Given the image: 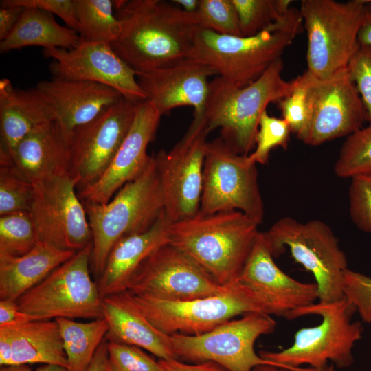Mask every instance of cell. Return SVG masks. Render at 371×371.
<instances>
[{
    "instance_id": "1",
    "label": "cell",
    "mask_w": 371,
    "mask_h": 371,
    "mask_svg": "<svg viewBox=\"0 0 371 371\" xmlns=\"http://www.w3.org/2000/svg\"><path fill=\"white\" fill-rule=\"evenodd\" d=\"M114 8L120 31L111 45L135 71L188 57L198 27L194 13L161 0L114 1Z\"/></svg>"
},
{
    "instance_id": "2",
    "label": "cell",
    "mask_w": 371,
    "mask_h": 371,
    "mask_svg": "<svg viewBox=\"0 0 371 371\" xmlns=\"http://www.w3.org/2000/svg\"><path fill=\"white\" fill-rule=\"evenodd\" d=\"M303 26L300 10L291 7L285 15L252 36L220 34L197 27L188 57L209 66L229 85L242 88L282 58Z\"/></svg>"
},
{
    "instance_id": "3",
    "label": "cell",
    "mask_w": 371,
    "mask_h": 371,
    "mask_svg": "<svg viewBox=\"0 0 371 371\" xmlns=\"http://www.w3.org/2000/svg\"><path fill=\"white\" fill-rule=\"evenodd\" d=\"M259 223L240 211L199 212L171 222L169 243L201 266L219 284L236 280L259 232Z\"/></svg>"
},
{
    "instance_id": "4",
    "label": "cell",
    "mask_w": 371,
    "mask_h": 371,
    "mask_svg": "<svg viewBox=\"0 0 371 371\" xmlns=\"http://www.w3.org/2000/svg\"><path fill=\"white\" fill-rule=\"evenodd\" d=\"M284 62L273 63L255 81L236 88L221 77L209 82L203 116L209 132L220 128L221 138L235 153L249 155L255 148L260 118L269 104L289 94L295 79L282 75Z\"/></svg>"
},
{
    "instance_id": "5",
    "label": "cell",
    "mask_w": 371,
    "mask_h": 371,
    "mask_svg": "<svg viewBox=\"0 0 371 371\" xmlns=\"http://www.w3.org/2000/svg\"><path fill=\"white\" fill-rule=\"evenodd\" d=\"M356 312L344 297L299 308L286 319L317 315L321 317V323L299 329L289 347L277 352L260 351L259 355L289 371H314L328 363L339 368H349L354 363L353 347L363 331L359 322L352 320Z\"/></svg>"
},
{
    "instance_id": "6",
    "label": "cell",
    "mask_w": 371,
    "mask_h": 371,
    "mask_svg": "<svg viewBox=\"0 0 371 371\" xmlns=\"http://www.w3.org/2000/svg\"><path fill=\"white\" fill-rule=\"evenodd\" d=\"M92 234L91 265L98 278L112 248L122 238L149 229L164 211L154 155L145 170L121 188L109 202H82Z\"/></svg>"
},
{
    "instance_id": "7",
    "label": "cell",
    "mask_w": 371,
    "mask_h": 371,
    "mask_svg": "<svg viewBox=\"0 0 371 371\" xmlns=\"http://www.w3.org/2000/svg\"><path fill=\"white\" fill-rule=\"evenodd\" d=\"M365 3V0L302 1L308 74L324 79L347 67L360 46L358 35Z\"/></svg>"
},
{
    "instance_id": "8",
    "label": "cell",
    "mask_w": 371,
    "mask_h": 371,
    "mask_svg": "<svg viewBox=\"0 0 371 371\" xmlns=\"http://www.w3.org/2000/svg\"><path fill=\"white\" fill-rule=\"evenodd\" d=\"M263 234L274 258L288 248L295 261L313 275L319 302H332L344 297L347 258L327 224L319 220L303 223L284 217Z\"/></svg>"
},
{
    "instance_id": "9",
    "label": "cell",
    "mask_w": 371,
    "mask_h": 371,
    "mask_svg": "<svg viewBox=\"0 0 371 371\" xmlns=\"http://www.w3.org/2000/svg\"><path fill=\"white\" fill-rule=\"evenodd\" d=\"M133 296L150 323L169 335H200L240 315L251 312L269 314L260 296L238 280L227 284L220 294L187 301H167L144 295Z\"/></svg>"
},
{
    "instance_id": "10",
    "label": "cell",
    "mask_w": 371,
    "mask_h": 371,
    "mask_svg": "<svg viewBox=\"0 0 371 371\" xmlns=\"http://www.w3.org/2000/svg\"><path fill=\"white\" fill-rule=\"evenodd\" d=\"M92 243L55 269L18 300L34 320L103 317L102 297L90 274Z\"/></svg>"
},
{
    "instance_id": "11",
    "label": "cell",
    "mask_w": 371,
    "mask_h": 371,
    "mask_svg": "<svg viewBox=\"0 0 371 371\" xmlns=\"http://www.w3.org/2000/svg\"><path fill=\"white\" fill-rule=\"evenodd\" d=\"M276 326L270 315L251 312L203 334L176 333L170 336L176 358L183 362L213 361L227 371H252L261 365L282 368L262 358L254 350L256 340L273 333Z\"/></svg>"
},
{
    "instance_id": "12",
    "label": "cell",
    "mask_w": 371,
    "mask_h": 371,
    "mask_svg": "<svg viewBox=\"0 0 371 371\" xmlns=\"http://www.w3.org/2000/svg\"><path fill=\"white\" fill-rule=\"evenodd\" d=\"M240 211L260 224L264 218L256 164L221 138L207 142L199 212Z\"/></svg>"
},
{
    "instance_id": "13",
    "label": "cell",
    "mask_w": 371,
    "mask_h": 371,
    "mask_svg": "<svg viewBox=\"0 0 371 371\" xmlns=\"http://www.w3.org/2000/svg\"><path fill=\"white\" fill-rule=\"evenodd\" d=\"M209 133L204 116H194L183 137L171 150H161L154 155L164 210L171 222L192 217L199 212Z\"/></svg>"
},
{
    "instance_id": "14",
    "label": "cell",
    "mask_w": 371,
    "mask_h": 371,
    "mask_svg": "<svg viewBox=\"0 0 371 371\" xmlns=\"http://www.w3.org/2000/svg\"><path fill=\"white\" fill-rule=\"evenodd\" d=\"M136 105L123 98L73 131L68 139L69 175L79 190L108 168L132 125Z\"/></svg>"
},
{
    "instance_id": "15",
    "label": "cell",
    "mask_w": 371,
    "mask_h": 371,
    "mask_svg": "<svg viewBox=\"0 0 371 371\" xmlns=\"http://www.w3.org/2000/svg\"><path fill=\"white\" fill-rule=\"evenodd\" d=\"M227 285L219 284L191 257L168 243L141 264L126 291L163 300L187 301L220 294Z\"/></svg>"
},
{
    "instance_id": "16",
    "label": "cell",
    "mask_w": 371,
    "mask_h": 371,
    "mask_svg": "<svg viewBox=\"0 0 371 371\" xmlns=\"http://www.w3.org/2000/svg\"><path fill=\"white\" fill-rule=\"evenodd\" d=\"M30 212L39 242L63 250L78 251L92 243V234L83 203L69 175L33 183Z\"/></svg>"
},
{
    "instance_id": "17",
    "label": "cell",
    "mask_w": 371,
    "mask_h": 371,
    "mask_svg": "<svg viewBox=\"0 0 371 371\" xmlns=\"http://www.w3.org/2000/svg\"><path fill=\"white\" fill-rule=\"evenodd\" d=\"M311 123L305 144L318 146L363 127L366 112L347 67L324 79L306 71Z\"/></svg>"
},
{
    "instance_id": "18",
    "label": "cell",
    "mask_w": 371,
    "mask_h": 371,
    "mask_svg": "<svg viewBox=\"0 0 371 371\" xmlns=\"http://www.w3.org/2000/svg\"><path fill=\"white\" fill-rule=\"evenodd\" d=\"M43 54L53 59L49 69L54 78L104 85L134 103L146 100L136 71L115 52L110 43L81 40L72 49H43Z\"/></svg>"
},
{
    "instance_id": "19",
    "label": "cell",
    "mask_w": 371,
    "mask_h": 371,
    "mask_svg": "<svg viewBox=\"0 0 371 371\" xmlns=\"http://www.w3.org/2000/svg\"><path fill=\"white\" fill-rule=\"evenodd\" d=\"M162 115L150 101L137 103L132 125L102 177L78 194L82 202L105 203L127 183L137 178L149 165L153 155L147 153Z\"/></svg>"
},
{
    "instance_id": "20",
    "label": "cell",
    "mask_w": 371,
    "mask_h": 371,
    "mask_svg": "<svg viewBox=\"0 0 371 371\" xmlns=\"http://www.w3.org/2000/svg\"><path fill=\"white\" fill-rule=\"evenodd\" d=\"M237 280L260 296L270 315L286 318L295 310L318 299L315 283L297 281L278 267L260 232Z\"/></svg>"
},
{
    "instance_id": "21",
    "label": "cell",
    "mask_w": 371,
    "mask_h": 371,
    "mask_svg": "<svg viewBox=\"0 0 371 371\" xmlns=\"http://www.w3.org/2000/svg\"><path fill=\"white\" fill-rule=\"evenodd\" d=\"M216 74L209 66L188 57L164 67L136 71V78L146 100L162 115L175 108L189 106L194 108V116H202L208 78Z\"/></svg>"
},
{
    "instance_id": "22",
    "label": "cell",
    "mask_w": 371,
    "mask_h": 371,
    "mask_svg": "<svg viewBox=\"0 0 371 371\" xmlns=\"http://www.w3.org/2000/svg\"><path fill=\"white\" fill-rule=\"evenodd\" d=\"M36 87L53 107L67 141L73 131L95 118L124 98L115 89L100 83L53 77Z\"/></svg>"
},
{
    "instance_id": "23",
    "label": "cell",
    "mask_w": 371,
    "mask_h": 371,
    "mask_svg": "<svg viewBox=\"0 0 371 371\" xmlns=\"http://www.w3.org/2000/svg\"><path fill=\"white\" fill-rule=\"evenodd\" d=\"M56 119L53 107L36 87L16 89L8 79H1L0 164H12V155L19 142Z\"/></svg>"
},
{
    "instance_id": "24",
    "label": "cell",
    "mask_w": 371,
    "mask_h": 371,
    "mask_svg": "<svg viewBox=\"0 0 371 371\" xmlns=\"http://www.w3.org/2000/svg\"><path fill=\"white\" fill-rule=\"evenodd\" d=\"M102 311L107 341L143 348L159 359H177L171 336L150 323L128 291L103 297Z\"/></svg>"
},
{
    "instance_id": "25",
    "label": "cell",
    "mask_w": 371,
    "mask_h": 371,
    "mask_svg": "<svg viewBox=\"0 0 371 371\" xmlns=\"http://www.w3.org/2000/svg\"><path fill=\"white\" fill-rule=\"evenodd\" d=\"M68 363L57 322L34 320L0 326V365Z\"/></svg>"
},
{
    "instance_id": "26",
    "label": "cell",
    "mask_w": 371,
    "mask_h": 371,
    "mask_svg": "<svg viewBox=\"0 0 371 371\" xmlns=\"http://www.w3.org/2000/svg\"><path fill=\"white\" fill-rule=\"evenodd\" d=\"M171 221L164 210L147 230L119 240L111 250L98 278L101 296L126 291L128 284L141 264L155 251L169 243Z\"/></svg>"
},
{
    "instance_id": "27",
    "label": "cell",
    "mask_w": 371,
    "mask_h": 371,
    "mask_svg": "<svg viewBox=\"0 0 371 371\" xmlns=\"http://www.w3.org/2000/svg\"><path fill=\"white\" fill-rule=\"evenodd\" d=\"M12 158L13 164L32 183L69 175L68 143L56 120L23 137Z\"/></svg>"
},
{
    "instance_id": "28",
    "label": "cell",
    "mask_w": 371,
    "mask_h": 371,
    "mask_svg": "<svg viewBox=\"0 0 371 371\" xmlns=\"http://www.w3.org/2000/svg\"><path fill=\"white\" fill-rule=\"evenodd\" d=\"M76 252L38 242L23 256H0V300H17Z\"/></svg>"
},
{
    "instance_id": "29",
    "label": "cell",
    "mask_w": 371,
    "mask_h": 371,
    "mask_svg": "<svg viewBox=\"0 0 371 371\" xmlns=\"http://www.w3.org/2000/svg\"><path fill=\"white\" fill-rule=\"evenodd\" d=\"M81 41L74 30L59 25L52 14L35 8H25L9 36L0 41L5 53L28 46L70 49Z\"/></svg>"
},
{
    "instance_id": "30",
    "label": "cell",
    "mask_w": 371,
    "mask_h": 371,
    "mask_svg": "<svg viewBox=\"0 0 371 371\" xmlns=\"http://www.w3.org/2000/svg\"><path fill=\"white\" fill-rule=\"evenodd\" d=\"M59 328L69 371H85L105 339L108 324L104 317L89 322L72 319H55Z\"/></svg>"
},
{
    "instance_id": "31",
    "label": "cell",
    "mask_w": 371,
    "mask_h": 371,
    "mask_svg": "<svg viewBox=\"0 0 371 371\" xmlns=\"http://www.w3.org/2000/svg\"><path fill=\"white\" fill-rule=\"evenodd\" d=\"M81 40L111 43L120 31L114 1L74 0Z\"/></svg>"
},
{
    "instance_id": "32",
    "label": "cell",
    "mask_w": 371,
    "mask_h": 371,
    "mask_svg": "<svg viewBox=\"0 0 371 371\" xmlns=\"http://www.w3.org/2000/svg\"><path fill=\"white\" fill-rule=\"evenodd\" d=\"M38 242L30 212H15L0 216V256H23Z\"/></svg>"
},
{
    "instance_id": "33",
    "label": "cell",
    "mask_w": 371,
    "mask_h": 371,
    "mask_svg": "<svg viewBox=\"0 0 371 371\" xmlns=\"http://www.w3.org/2000/svg\"><path fill=\"white\" fill-rule=\"evenodd\" d=\"M238 14L242 36L258 34L285 15L291 0H231Z\"/></svg>"
},
{
    "instance_id": "34",
    "label": "cell",
    "mask_w": 371,
    "mask_h": 371,
    "mask_svg": "<svg viewBox=\"0 0 371 371\" xmlns=\"http://www.w3.org/2000/svg\"><path fill=\"white\" fill-rule=\"evenodd\" d=\"M334 170L341 178L371 175V124L347 137L340 148Z\"/></svg>"
},
{
    "instance_id": "35",
    "label": "cell",
    "mask_w": 371,
    "mask_h": 371,
    "mask_svg": "<svg viewBox=\"0 0 371 371\" xmlns=\"http://www.w3.org/2000/svg\"><path fill=\"white\" fill-rule=\"evenodd\" d=\"M34 185L14 164H0V216L30 212Z\"/></svg>"
},
{
    "instance_id": "36",
    "label": "cell",
    "mask_w": 371,
    "mask_h": 371,
    "mask_svg": "<svg viewBox=\"0 0 371 371\" xmlns=\"http://www.w3.org/2000/svg\"><path fill=\"white\" fill-rule=\"evenodd\" d=\"M278 102L282 118L288 123L291 132L306 143L311 123V108L304 74L295 78L292 91Z\"/></svg>"
},
{
    "instance_id": "37",
    "label": "cell",
    "mask_w": 371,
    "mask_h": 371,
    "mask_svg": "<svg viewBox=\"0 0 371 371\" xmlns=\"http://www.w3.org/2000/svg\"><path fill=\"white\" fill-rule=\"evenodd\" d=\"M194 14L200 28L220 34L242 36L238 14L231 0H200Z\"/></svg>"
},
{
    "instance_id": "38",
    "label": "cell",
    "mask_w": 371,
    "mask_h": 371,
    "mask_svg": "<svg viewBox=\"0 0 371 371\" xmlns=\"http://www.w3.org/2000/svg\"><path fill=\"white\" fill-rule=\"evenodd\" d=\"M291 130L283 118L269 115L267 111L262 114L255 139V149L249 155L256 164H266L271 151L276 147L286 149Z\"/></svg>"
},
{
    "instance_id": "39",
    "label": "cell",
    "mask_w": 371,
    "mask_h": 371,
    "mask_svg": "<svg viewBox=\"0 0 371 371\" xmlns=\"http://www.w3.org/2000/svg\"><path fill=\"white\" fill-rule=\"evenodd\" d=\"M110 371H163L156 361L140 348L107 341Z\"/></svg>"
},
{
    "instance_id": "40",
    "label": "cell",
    "mask_w": 371,
    "mask_h": 371,
    "mask_svg": "<svg viewBox=\"0 0 371 371\" xmlns=\"http://www.w3.org/2000/svg\"><path fill=\"white\" fill-rule=\"evenodd\" d=\"M349 212L355 225L371 234V175L350 179Z\"/></svg>"
},
{
    "instance_id": "41",
    "label": "cell",
    "mask_w": 371,
    "mask_h": 371,
    "mask_svg": "<svg viewBox=\"0 0 371 371\" xmlns=\"http://www.w3.org/2000/svg\"><path fill=\"white\" fill-rule=\"evenodd\" d=\"M343 293L361 319L371 325V278L348 269L344 276Z\"/></svg>"
},
{
    "instance_id": "42",
    "label": "cell",
    "mask_w": 371,
    "mask_h": 371,
    "mask_svg": "<svg viewBox=\"0 0 371 371\" xmlns=\"http://www.w3.org/2000/svg\"><path fill=\"white\" fill-rule=\"evenodd\" d=\"M347 69L363 102L367 122L371 124V47L360 45Z\"/></svg>"
},
{
    "instance_id": "43",
    "label": "cell",
    "mask_w": 371,
    "mask_h": 371,
    "mask_svg": "<svg viewBox=\"0 0 371 371\" xmlns=\"http://www.w3.org/2000/svg\"><path fill=\"white\" fill-rule=\"evenodd\" d=\"M0 4L1 7L35 8L56 14L78 33L79 24L74 0H1Z\"/></svg>"
},
{
    "instance_id": "44",
    "label": "cell",
    "mask_w": 371,
    "mask_h": 371,
    "mask_svg": "<svg viewBox=\"0 0 371 371\" xmlns=\"http://www.w3.org/2000/svg\"><path fill=\"white\" fill-rule=\"evenodd\" d=\"M34 320L32 316L21 311L17 300H0V326Z\"/></svg>"
},
{
    "instance_id": "45",
    "label": "cell",
    "mask_w": 371,
    "mask_h": 371,
    "mask_svg": "<svg viewBox=\"0 0 371 371\" xmlns=\"http://www.w3.org/2000/svg\"><path fill=\"white\" fill-rule=\"evenodd\" d=\"M158 361L163 371H227L213 361L197 363H186L177 359H159Z\"/></svg>"
},
{
    "instance_id": "46",
    "label": "cell",
    "mask_w": 371,
    "mask_h": 371,
    "mask_svg": "<svg viewBox=\"0 0 371 371\" xmlns=\"http://www.w3.org/2000/svg\"><path fill=\"white\" fill-rule=\"evenodd\" d=\"M25 8L19 6L0 8V41L6 38L14 30Z\"/></svg>"
},
{
    "instance_id": "47",
    "label": "cell",
    "mask_w": 371,
    "mask_h": 371,
    "mask_svg": "<svg viewBox=\"0 0 371 371\" xmlns=\"http://www.w3.org/2000/svg\"><path fill=\"white\" fill-rule=\"evenodd\" d=\"M362 21L358 35L359 45L371 47V0H365Z\"/></svg>"
},
{
    "instance_id": "48",
    "label": "cell",
    "mask_w": 371,
    "mask_h": 371,
    "mask_svg": "<svg viewBox=\"0 0 371 371\" xmlns=\"http://www.w3.org/2000/svg\"><path fill=\"white\" fill-rule=\"evenodd\" d=\"M85 371H110L106 339L97 349L91 363Z\"/></svg>"
},
{
    "instance_id": "49",
    "label": "cell",
    "mask_w": 371,
    "mask_h": 371,
    "mask_svg": "<svg viewBox=\"0 0 371 371\" xmlns=\"http://www.w3.org/2000/svg\"><path fill=\"white\" fill-rule=\"evenodd\" d=\"M0 371H69L62 366L54 364H44L35 370H33L26 365L1 366Z\"/></svg>"
},
{
    "instance_id": "50",
    "label": "cell",
    "mask_w": 371,
    "mask_h": 371,
    "mask_svg": "<svg viewBox=\"0 0 371 371\" xmlns=\"http://www.w3.org/2000/svg\"><path fill=\"white\" fill-rule=\"evenodd\" d=\"M175 3L180 5V8L189 13H195L200 4V0H174Z\"/></svg>"
},
{
    "instance_id": "51",
    "label": "cell",
    "mask_w": 371,
    "mask_h": 371,
    "mask_svg": "<svg viewBox=\"0 0 371 371\" xmlns=\"http://www.w3.org/2000/svg\"><path fill=\"white\" fill-rule=\"evenodd\" d=\"M252 371H289L277 366L271 365H261L256 366Z\"/></svg>"
},
{
    "instance_id": "52",
    "label": "cell",
    "mask_w": 371,
    "mask_h": 371,
    "mask_svg": "<svg viewBox=\"0 0 371 371\" xmlns=\"http://www.w3.org/2000/svg\"><path fill=\"white\" fill-rule=\"evenodd\" d=\"M314 371H337L335 367L333 364H328L321 368L316 369Z\"/></svg>"
}]
</instances>
